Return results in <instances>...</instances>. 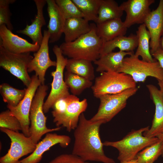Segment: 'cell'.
<instances>
[{
    "instance_id": "obj_1",
    "label": "cell",
    "mask_w": 163,
    "mask_h": 163,
    "mask_svg": "<svg viewBox=\"0 0 163 163\" xmlns=\"http://www.w3.org/2000/svg\"><path fill=\"white\" fill-rule=\"evenodd\" d=\"M103 124L101 121L88 120L84 113H82L74 130L75 140L72 154L86 161L115 163L104 152L99 133L100 127Z\"/></svg>"
},
{
    "instance_id": "obj_2",
    "label": "cell",
    "mask_w": 163,
    "mask_h": 163,
    "mask_svg": "<svg viewBox=\"0 0 163 163\" xmlns=\"http://www.w3.org/2000/svg\"><path fill=\"white\" fill-rule=\"evenodd\" d=\"M88 33L75 40L64 42L59 46L62 53L70 58L83 59L94 62L100 57L104 42L98 36L96 26L92 24Z\"/></svg>"
},
{
    "instance_id": "obj_3",
    "label": "cell",
    "mask_w": 163,
    "mask_h": 163,
    "mask_svg": "<svg viewBox=\"0 0 163 163\" xmlns=\"http://www.w3.org/2000/svg\"><path fill=\"white\" fill-rule=\"evenodd\" d=\"M149 129L147 126L132 130L120 140L104 142V145L112 147L118 150L117 159L120 163L135 159L140 151L159 140L157 137L148 138L143 136V133Z\"/></svg>"
},
{
    "instance_id": "obj_4",
    "label": "cell",
    "mask_w": 163,
    "mask_h": 163,
    "mask_svg": "<svg viewBox=\"0 0 163 163\" xmlns=\"http://www.w3.org/2000/svg\"><path fill=\"white\" fill-rule=\"evenodd\" d=\"M48 86L41 85L38 88L33 99L29 114L30 124V136L36 144L38 143L45 134L60 130L61 127L50 129L46 125L47 117L44 114L43 107L44 100L47 94Z\"/></svg>"
},
{
    "instance_id": "obj_5",
    "label": "cell",
    "mask_w": 163,
    "mask_h": 163,
    "mask_svg": "<svg viewBox=\"0 0 163 163\" xmlns=\"http://www.w3.org/2000/svg\"><path fill=\"white\" fill-rule=\"evenodd\" d=\"M136 87V83L130 75L113 71L101 73L91 87L94 96L97 98L101 95L117 94Z\"/></svg>"
},
{
    "instance_id": "obj_6",
    "label": "cell",
    "mask_w": 163,
    "mask_h": 163,
    "mask_svg": "<svg viewBox=\"0 0 163 163\" xmlns=\"http://www.w3.org/2000/svg\"><path fill=\"white\" fill-rule=\"evenodd\" d=\"M136 87L116 94L101 95L98 98L100 103L97 113L90 119L105 123L110 121L126 106L127 100L137 92Z\"/></svg>"
},
{
    "instance_id": "obj_7",
    "label": "cell",
    "mask_w": 163,
    "mask_h": 163,
    "mask_svg": "<svg viewBox=\"0 0 163 163\" xmlns=\"http://www.w3.org/2000/svg\"><path fill=\"white\" fill-rule=\"evenodd\" d=\"M117 72L129 75L136 83L144 82L149 77L163 80V69L158 61L147 62L140 59L134 53L124 58Z\"/></svg>"
},
{
    "instance_id": "obj_8",
    "label": "cell",
    "mask_w": 163,
    "mask_h": 163,
    "mask_svg": "<svg viewBox=\"0 0 163 163\" xmlns=\"http://www.w3.org/2000/svg\"><path fill=\"white\" fill-rule=\"evenodd\" d=\"M53 50L56 56V65L55 70L51 73L53 80L51 84L50 92L43 104V109L44 113H47L52 108L57 100L70 94L69 88L63 78L64 70L68 59L64 57L61 49L58 45L54 46Z\"/></svg>"
},
{
    "instance_id": "obj_9",
    "label": "cell",
    "mask_w": 163,
    "mask_h": 163,
    "mask_svg": "<svg viewBox=\"0 0 163 163\" xmlns=\"http://www.w3.org/2000/svg\"><path fill=\"white\" fill-rule=\"evenodd\" d=\"M33 58L30 53H14L0 45V67L21 80L27 88L31 82L27 69Z\"/></svg>"
},
{
    "instance_id": "obj_10",
    "label": "cell",
    "mask_w": 163,
    "mask_h": 163,
    "mask_svg": "<svg viewBox=\"0 0 163 163\" xmlns=\"http://www.w3.org/2000/svg\"><path fill=\"white\" fill-rule=\"evenodd\" d=\"M0 129L11 140L10 149L5 155L0 158V163H18L21 158L32 153L35 150L37 144L30 137L5 128H0Z\"/></svg>"
},
{
    "instance_id": "obj_11",
    "label": "cell",
    "mask_w": 163,
    "mask_h": 163,
    "mask_svg": "<svg viewBox=\"0 0 163 163\" xmlns=\"http://www.w3.org/2000/svg\"><path fill=\"white\" fill-rule=\"evenodd\" d=\"M67 103L62 111L53 116V122L57 127L65 128L70 132L77 127L81 114L85 111L88 106L87 100L80 101L76 96L70 94L67 97Z\"/></svg>"
},
{
    "instance_id": "obj_12",
    "label": "cell",
    "mask_w": 163,
    "mask_h": 163,
    "mask_svg": "<svg viewBox=\"0 0 163 163\" xmlns=\"http://www.w3.org/2000/svg\"><path fill=\"white\" fill-rule=\"evenodd\" d=\"M31 78V82L26 88L25 94L19 104L15 107L7 105L11 113L20 122L22 133L28 137L30 136L29 114L30 107L36 92L41 85L38 77L36 74L32 76Z\"/></svg>"
},
{
    "instance_id": "obj_13",
    "label": "cell",
    "mask_w": 163,
    "mask_h": 163,
    "mask_svg": "<svg viewBox=\"0 0 163 163\" xmlns=\"http://www.w3.org/2000/svg\"><path fill=\"white\" fill-rule=\"evenodd\" d=\"M50 34L47 30H44L43 38L38 50L34 54L33 59L29 63L28 73L34 71L41 85L45 84V75L47 69L52 66L56 67V61L52 60L49 54L48 43Z\"/></svg>"
},
{
    "instance_id": "obj_14",
    "label": "cell",
    "mask_w": 163,
    "mask_h": 163,
    "mask_svg": "<svg viewBox=\"0 0 163 163\" xmlns=\"http://www.w3.org/2000/svg\"><path fill=\"white\" fill-rule=\"evenodd\" d=\"M154 0H128L123 2L120 6L126 13L123 21L127 28L136 24H144L147 17L151 11L150 5Z\"/></svg>"
},
{
    "instance_id": "obj_15",
    "label": "cell",
    "mask_w": 163,
    "mask_h": 163,
    "mask_svg": "<svg viewBox=\"0 0 163 163\" xmlns=\"http://www.w3.org/2000/svg\"><path fill=\"white\" fill-rule=\"evenodd\" d=\"M0 45L8 51L17 54L35 53L40 46L37 43H31L14 34L5 24L0 26Z\"/></svg>"
},
{
    "instance_id": "obj_16",
    "label": "cell",
    "mask_w": 163,
    "mask_h": 163,
    "mask_svg": "<svg viewBox=\"0 0 163 163\" xmlns=\"http://www.w3.org/2000/svg\"><path fill=\"white\" fill-rule=\"evenodd\" d=\"M71 141V138L68 136L47 133L42 140L37 144L34 152L27 157L19 160L18 163H38L42 159L44 153L51 147L58 144L61 147L66 148Z\"/></svg>"
},
{
    "instance_id": "obj_17",
    "label": "cell",
    "mask_w": 163,
    "mask_h": 163,
    "mask_svg": "<svg viewBox=\"0 0 163 163\" xmlns=\"http://www.w3.org/2000/svg\"><path fill=\"white\" fill-rule=\"evenodd\" d=\"M144 24L150 35L151 54L160 47V39L163 35V0H160L157 8L151 11Z\"/></svg>"
},
{
    "instance_id": "obj_18",
    "label": "cell",
    "mask_w": 163,
    "mask_h": 163,
    "mask_svg": "<svg viewBox=\"0 0 163 163\" xmlns=\"http://www.w3.org/2000/svg\"><path fill=\"white\" fill-rule=\"evenodd\" d=\"M146 87L155 104V110L151 126L143 135L153 138L163 133V101L159 90L155 86L149 84Z\"/></svg>"
},
{
    "instance_id": "obj_19",
    "label": "cell",
    "mask_w": 163,
    "mask_h": 163,
    "mask_svg": "<svg viewBox=\"0 0 163 163\" xmlns=\"http://www.w3.org/2000/svg\"><path fill=\"white\" fill-rule=\"evenodd\" d=\"M47 11L49 18L47 26L50 34V43L58 41L63 33L66 19L65 18L55 0H46Z\"/></svg>"
},
{
    "instance_id": "obj_20",
    "label": "cell",
    "mask_w": 163,
    "mask_h": 163,
    "mask_svg": "<svg viewBox=\"0 0 163 163\" xmlns=\"http://www.w3.org/2000/svg\"><path fill=\"white\" fill-rule=\"evenodd\" d=\"M37 13L34 19L31 21L30 25L27 24L22 30H18L17 32L25 35L32 40V43L40 45L43 38L41 32L42 27L46 24L43 14V8L46 3V0H34Z\"/></svg>"
},
{
    "instance_id": "obj_21",
    "label": "cell",
    "mask_w": 163,
    "mask_h": 163,
    "mask_svg": "<svg viewBox=\"0 0 163 163\" xmlns=\"http://www.w3.org/2000/svg\"><path fill=\"white\" fill-rule=\"evenodd\" d=\"M96 24L97 34L104 43L124 36L127 29L121 18L110 20Z\"/></svg>"
},
{
    "instance_id": "obj_22",
    "label": "cell",
    "mask_w": 163,
    "mask_h": 163,
    "mask_svg": "<svg viewBox=\"0 0 163 163\" xmlns=\"http://www.w3.org/2000/svg\"><path fill=\"white\" fill-rule=\"evenodd\" d=\"M92 24L83 18H72L66 20L63 30L65 42L75 40L91 30Z\"/></svg>"
},
{
    "instance_id": "obj_23",
    "label": "cell",
    "mask_w": 163,
    "mask_h": 163,
    "mask_svg": "<svg viewBox=\"0 0 163 163\" xmlns=\"http://www.w3.org/2000/svg\"><path fill=\"white\" fill-rule=\"evenodd\" d=\"M134 53L133 52L119 51L112 52L101 56L94 62L97 67V72L101 73L108 71L117 72L121 67L124 58L127 55Z\"/></svg>"
},
{
    "instance_id": "obj_24",
    "label": "cell",
    "mask_w": 163,
    "mask_h": 163,
    "mask_svg": "<svg viewBox=\"0 0 163 163\" xmlns=\"http://www.w3.org/2000/svg\"><path fill=\"white\" fill-rule=\"evenodd\" d=\"M137 46L138 39L136 34H132L128 37H118L104 43L100 57L113 52L116 48H118L120 51L133 52Z\"/></svg>"
},
{
    "instance_id": "obj_25",
    "label": "cell",
    "mask_w": 163,
    "mask_h": 163,
    "mask_svg": "<svg viewBox=\"0 0 163 163\" xmlns=\"http://www.w3.org/2000/svg\"><path fill=\"white\" fill-rule=\"evenodd\" d=\"M136 35L138 46L134 54L138 57L141 56L142 60L147 62H153L156 61L153 58L150 53V35L144 24H140L138 27Z\"/></svg>"
},
{
    "instance_id": "obj_26",
    "label": "cell",
    "mask_w": 163,
    "mask_h": 163,
    "mask_svg": "<svg viewBox=\"0 0 163 163\" xmlns=\"http://www.w3.org/2000/svg\"><path fill=\"white\" fill-rule=\"evenodd\" d=\"M91 61L83 59H68L66 71L83 77L91 81L95 78L94 68Z\"/></svg>"
},
{
    "instance_id": "obj_27",
    "label": "cell",
    "mask_w": 163,
    "mask_h": 163,
    "mask_svg": "<svg viewBox=\"0 0 163 163\" xmlns=\"http://www.w3.org/2000/svg\"><path fill=\"white\" fill-rule=\"evenodd\" d=\"M124 11L117 2L113 0H102L96 24L107 20L121 18Z\"/></svg>"
},
{
    "instance_id": "obj_28",
    "label": "cell",
    "mask_w": 163,
    "mask_h": 163,
    "mask_svg": "<svg viewBox=\"0 0 163 163\" xmlns=\"http://www.w3.org/2000/svg\"><path fill=\"white\" fill-rule=\"evenodd\" d=\"M64 81L72 94H80L85 89L91 87L92 82L83 77L66 71L64 74Z\"/></svg>"
},
{
    "instance_id": "obj_29",
    "label": "cell",
    "mask_w": 163,
    "mask_h": 163,
    "mask_svg": "<svg viewBox=\"0 0 163 163\" xmlns=\"http://www.w3.org/2000/svg\"><path fill=\"white\" fill-rule=\"evenodd\" d=\"M87 21L97 23L99 8L102 0H72Z\"/></svg>"
},
{
    "instance_id": "obj_30",
    "label": "cell",
    "mask_w": 163,
    "mask_h": 163,
    "mask_svg": "<svg viewBox=\"0 0 163 163\" xmlns=\"http://www.w3.org/2000/svg\"><path fill=\"white\" fill-rule=\"evenodd\" d=\"M26 92V88L19 89L7 83L0 85V92L3 101L11 106H17L24 97Z\"/></svg>"
},
{
    "instance_id": "obj_31",
    "label": "cell",
    "mask_w": 163,
    "mask_h": 163,
    "mask_svg": "<svg viewBox=\"0 0 163 163\" xmlns=\"http://www.w3.org/2000/svg\"><path fill=\"white\" fill-rule=\"evenodd\" d=\"M162 150V143L159 140L140 151L136 158L138 163H153L161 155Z\"/></svg>"
},
{
    "instance_id": "obj_32",
    "label": "cell",
    "mask_w": 163,
    "mask_h": 163,
    "mask_svg": "<svg viewBox=\"0 0 163 163\" xmlns=\"http://www.w3.org/2000/svg\"><path fill=\"white\" fill-rule=\"evenodd\" d=\"M56 3L66 19L83 18V15L72 0H55Z\"/></svg>"
},
{
    "instance_id": "obj_33",
    "label": "cell",
    "mask_w": 163,
    "mask_h": 163,
    "mask_svg": "<svg viewBox=\"0 0 163 163\" xmlns=\"http://www.w3.org/2000/svg\"><path fill=\"white\" fill-rule=\"evenodd\" d=\"M0 127L16 132L22 131V128L18 119L13 116L8 109L0 113Z\"/></svg>"
},
{
    "instance_id": "obj_34",
    "label": "cell",
    "mask_w": 163,
    "mask_h": 163,
    "mask_svg": "<svg viewBox=\"0 0 163 163\" xmlns=\"http://www.w3.org/2000/svg\"><path fill=\"white\" fill-rule=\"evenodd\" d=\"M15 1V0H0V26L5 24L11 31L13 27L11 21V13L9 5Z\"/></svg>"
},
{
    "instance_id": "obj_35",
    "label": "cell",
    "mask_w": 163,
    "mask_h": 163,
    "mask_svg": "<svg viewBox=\"0 0 163 163\" xmlns=\"http://www.w3.org/2000/svg\"><path fill=\"white\" fill-rule=\"evenodd\" d=\"M48 163H89L72 154L59 155Z\"/></svg>"
},
{
    "instance_id": "obj_36",
    "label": "cell",
    "mask_w": 163,
    "mask_h": 163,
    "mask_svg": "<svg viewBox=\"0 0 163 163\" xmlns=\"http://www.w3.org/2000/svg\"><path fill=\"white\" fill-rule=\"evenodd\" d=\"M151 55L156 60H157L163 69V50L159 47Z\"/></svg>"
},
{
    "instance_id": "obj_37",
    "label": "cell",
    "mask_w": 163,
    "mask_h": 163,
    "mask_svg": "<svg viewBox=\"0 0 163 163\" xmlns=\"http://www.w3.org/2000/svg\"><path fill=\"white\" fill-rule=\"evenodd\" d=\"M157 80L158 81V85L160 88L159 90L163 101V80Z\"/></svg>"
},
{
    "instance_id": "obj_38",
    "label": "cell",
    "mask_w": 163,
    "mask_h": 163,
    "mask_svg": "<svg viewBox=\"0 0 163 163\" xmlns=\"http://www.w3.org/2000/svg\"><path fill=\"white\" fill-rule=\"evenodd\" d=\"M156 137H157L159 140H161L162 143V150L161 155L163 158V133L158 136Z\"/></svg>"
},
{
    "instance_id": "obj_39",
    "label": "cell",
    "mask_w": 163,
    "mask_h": 163,
    "mask_svg": "<svg viewBox=\"0 0 163 163\" xmlns=\"http://www.w3.org/2000/svg\"><path fill=\"white\" fill-rule=\"evenodd\" d=\"M122 163H138L136 158L126 161L123 162Z\"/></svg>"
},
{
    "instance_id": "obj_40",
    "label": "cell",
    "mask_w": 163,
    "mask_h": 163,
    "mask_svg": "<svg viewBox=\"0 0 163 163\" xmlns=\"http://www.w3.org/2000/svg\"><path fill=\"white\" fill-rule=\"evenodd\" d=\"M160 47L163 50V35L161 37L159 41Z\"/></svg>"
}]
</instances>
